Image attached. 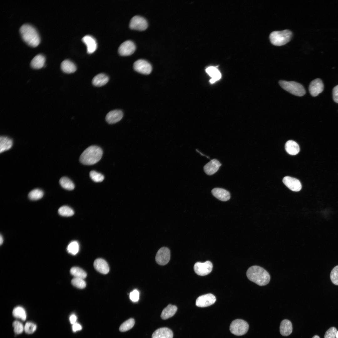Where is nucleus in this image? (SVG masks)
I'll list each match as a JSON object with an SVG mask.
<instances>
[{"label":"nucleus","instance_id":"f257e3e1","mask_svg":"<svg viewBox=\"0 0 338 338\" xmlns=\"http://www.w3.org/2000/svg\"><path fill=\"white\" fill-rule=\"evenodd\" d=\"M246 275L250 280L261 286L268 284L270 279L268 272L262 267L257 265L249 268Z\"/></svg>","mask_w":338,"mask_h":338},{"label":"nucleus","instance_id":"f03ea898","mask_svg":"<svg viewBox=\"0 0 338 338\" xmlns=\"http://www.w3.org/2000/svg\"><path fill=\"white\" fill-rule=\"evenodd\" d=\"M19 32L23 40L30 46L35 47L39 44L40 38L38 33L31 25L23 24L20 28Z\"/></svg>","mask_w":338,"mask_h":338},{"label":"nucleus","instance_id":"7ed1b4c3","mask_svg":"<svg viewBox=\"0 0 338 338\" xmlns=\"http://www.w3.org/2000/svg\"><path fill=\"white\" fill-rule=\"evenodd\" d=\"M103 154L102 149L96 146H91L87 147L82 153L79 161L83 164L92 165L99 161Z\"/></svg>","mask_w":338,"mask_h":338},{"label":"nucleus","instance_id":"20e7f679","mask_svg":"<svg viewBox=\"0 0 338 338\" xmlns=\"http://www.w3.org/2000/svg\"><path fill=\"white\" fill-rule=\"evenodd\" d=\"M292 32L289 30L280 31H274L270 34L269 39L273 45L280 46L289 42L292 37Z\"/></svg>","mask_w":338,"mask_h":338},{"label":"nucleus","instance_id":"39448f33","mask_svg":"<svg viewBox=\"0 0 338 338\" xmlns=\"http://www.w3.org/2000/svg\"><path fill=\"white\" fill-rule=\"evenodd\" d=\"M281 87L286 91L294 95L302 96L306 92L305 88L301 84L294 81H288L283 80L279 81Z\"/></svg>","mask_w":338,"mask_h":338},{"label":"nucleus","instance_id":"423d86ee","mask_svg":"<svg viewBox=\"0 0 338 338\" xmlns=\"http://www.w3.org/2000/svg\"><path fill=\"white\" fill-rule=\"evenodd\" d=\"M248 325L246 321L242 319H237L231 322L229 329L233 334L240 336L245 334L248 331Z\"/></svg>","mask_w":338,"mask_h":338},{"label":"nucleus","instance_id":"0eeeda50","mask_svg":"<svg viewBox=\"0 0 338 338\" xmlns=\"http://www.w3.org/2000/svg\"><path fill=\"white\" fill-rule=\"evenodd\" d=\"M148 26L146 20L143 17L138 15L133 17L129 24V27L131 29L140 31L145 30Z\"/></svg>","mask_w":338,"mask_h":338},{"label":"nucleus","instance_id":"6e6552de","mask_svg":"<svg viewBox=\"0 0 338 338\" xmlns=\"http://www.w3.org/2000/svg\"><path fill=\"white\" fill-rule=\"evenodd\" d=\"M213 265L209 261L204 262H197L194 266V269L195 273L200 276H205L209 274L212 271Z\"/></svg>","mask_w":338,"mask_h":338},{"label":"nucleus","instance_id":"1a4fd4ad","mask_svg":"<svg viewBox=\"0 0 338 338\" xmlns=\"http://www.w3.org/2000/svg\"><path fill=\"white\" fill-rule=\"evenodd\" d=\"M133 68L136 72L144 74H149L152 70L151 64L147 61L143 59H139L134 63Z\"/></svg>","mask_w":338,"mask_h":338},{"label":"nucleus","instance_id":"9d476101","mask_svg":"<svg viewBox=\"0 0 338 338\" xmlns=\"http://www.w3.org/2000/svg\"><path fill=\"white\" fill-rule=\"evenodd\" d=\"M170 258V252L169 249L167 247H163L158 250L155 259L158 264L164 265L168 263Z\"/></svg>","mask_w":338,"mask_h":338},{"label":"nucleus","instance_id":"9b49d317","mask_svg":"<svg viewBox=\"0 0 338 338\" xmlns=\"http://www.w3.org/2000/svg\"><path fill=\"white\" fill-rule=\"evenodd\" d=\"M136 46L132 41L127 40L122 43L118 48L119 54L123 56L130 55L135 51Z\"/></svg>","mask_w":338,"mask_h":338},{"label":"nucleus","instance_id":"f8f14e48","mask_svg":"<svg viewBox=\"0 0 338 338\" xmlns=\"http://www.w3.org/2000/svg\"><path fill=\"white\" fill-rule=\"evenodd\" d=\"M216 301V298L214 295L208 294L198 297L196 301V305L199 307H207L213 304Z\"/></svg>","mask_w":338,"mask_h":338},{"label":"nucleus","instance_id":"ddd939ff","mask_svg":"<svg viewBox=\"0 0 338 338\" xmlns=\"http://www.w3.org/2000/svg\"><path fill=\"white\" fill-rule=\"evenodd\" d=\"M324 88L322 81L318 78L312 80L309 86V89L311 95L315 97L323 91Z\"/></svg>","mask_w":338,"mask_h":338},{"label":"nucleus","instance_id":"4468645a","mask_svg":"<svg viewBox=\"0 0 338 338\" xmlns=\"http://www.w3.org/2000/svg\"><path fill=\"white\" fill-rule=\"evenodd\" d=\"M283 182L287 187L293 191H299L301 189L300 182L294 178L286 176L283 178Z\"/></svg>","mask_w":338,"mask_h":338},{"label":"nucleus","instance_id":"2eb2a0df","mask_svg":"<svg viewBox=\"0 0 338 338\" xmlns=\"http://www.w3.org/2000/svg\"><path fill=\"white\" fill-rule=\"evenodd\" d=\"M123 112L120 110H115L109 112L105 117L106 121L109 124H114L120 121L123 117Z\"/></svg>","mask_w":338,"mask_h":338},{"label":"nucleus","instance_id":"dca6fc26","mask_svg":"<svg viewBox=\"0 0 338 338\" xmlns=\"http://www.w3.org/2000/svg\"><path fill=\"white\" fill-rule=\"evenodd\" d=\"M221 165V163L218 160L213 159L204 166V170L207 174L212 175L218 171Z\"/></svg>","mask_w":338,"mask_h":338},{"label":"nucleus","instance_id":"f3484780","mask_svg":"<svg viewBox=\"0 0 338 338\" xmlns=\"http://www.w3.org/2000/svg\"><path fill=\"white\" fill-rule=\"evenodd\" d=\"M82 41L86 45L87 53L91 54L94 52L97 48V43L95 39L90 35H86L82 38Z\"/></svg>","mask_w":338,"mask_h":338},{"label":"nucleus","instance_id":"a211bd4d","mask_svg":"<svg viewBox=\"0 0 338 338\" xmlns=\"http://www.w3.org/2000/svg\"><path fill=\"white\" fill-rule=\"evenodd\" d=\"M212 192L214 196L221 201H227L230 197L229 192L222 188H214L212 190Z\"/></svg>","mask_w":338,"mask_h":338},{"label":"nucleus","instance_id":"6ab92c4d","mask_svg":"<svg viewBox=\"0 0 338 338\" xmlns=\"http://www.w3.org/2000/svg\"><path fill=\"white\" fill-rule=\"evenodd\" d=\"M94 266L95 269L99 272L104 274H106L109 271V267L107 262L102 259H97L94 263Z\"/></svg>","mask_w":338,"mask_h":338},{"label":"nucleus","instance_id":"aec40b11","mask_svg":"<svg viewBox=\"0 0 338 338\" xmlns=\"http://www.w3.org/2000/svg\"><path fill=\"white\" fill-rule=\"evenodd\" d=\"M173 334L169 329L163 327L157 329L153 333L152 338H172Z\"/></svg>","mask_w":338,"mask_h":338},{"label":"nucleus","instance_id":"412c9836","mask_svg":"<svg viewBox=\"0 0 338 338\" xmlns=\"http://www.w3.org/2000/svg\"><path fill=\"white\" fill-rule=\"evenodd\" d=\"M109 80V77L106 74L100 73L95 75L92 80L93 84L96 87H100L105 85Z\"/></svg>","mask_w":338,"mask_h":338},{"label":"nucleus","instance_id":"4be33fe9","mask_svg":"<svg viewBox=\"0 0 338 338\" xmlns=\"http://www.w3.org/2000/svg\"><path fill=\"white\" fill-rule=\"evenodd\" d=\"M292 331V325L291 322L288 320L282 321L280 326V332L281 335L287 336L290 335Z\"/></svg>","mask_w":338,"mask_h":338},{"label":"nucleus","instance_id":"5701e85b","mask_svg":"<svg viewBox=\"0 0 338 338\" xmlns=\"http://www.w3.org/2000/svg\"><path fill=\"white\" fill-rule=\"evenodd\" d=\"M61 68L64 73L70 74L74 72L77 69L75 65L73 62L68 59H65L61 63Z\"/></svg>","mask_w":338,"mask_h":338},{"label":"nucleus","instance_id":"b1692460","mask_svg":"<svg viewBox=\"0 0 338 338\" xmlns=\"http://www.w3.org/2000/svg\"><path fill=\"white\" fill-rule=\"evenodd\" d=\"M45 58L42 54H39L34 56L30 62V65L33 69H39L45 65Z\"/></svg>","mask_w":338,"mask_h":338},{"label":"nucleus","instance_id":"393cba45","mask_svg":"<svg viewBox=\"0 0 338 338\" xmlns=\"http://www.w3.org/2000/svg\"><path fill=\"white\" fill-rule=\"evenodd\" d=\"M285 149L286 152L289 154L294 155L297 154L300 151V148L298 144L293 140H289L286 143Z\"/></svg>","mask_w":338,"mask_h":338},{"label":"nucleus","instance_id":"a878e982","mask_svg":"<svg viewBox=\"0 0 338 338\" xmlns=\"http://www.w3.org/2000/svg\"><path fill=\"white\" fill-rule=\"evenodd\" d=\"M177 310V307L174 305H169L162 310L161 317L163 320H166L173 316Z\"/></svg>","mask_w":338,"mask_h":338},{"label":"nucleus","instance_id":"bb28decb","mask_svg":"<svg viewBox=\"0 0 338 338\" xmlns=\"http://www.w3.org/2000/svg\"><path fill=\"white\" fill-rule=\"evenodd\" d=\"M13 144L12 140L10 138L1 136L0 137V152L1 153L10 149Z\"/></svg>","mask_w":338,"mask_h":338},{"label":"nucleus","instance_id":"cd10ccee","mask_svg":"<svg viewBox=\"0 0 338 338\" xmlns=\"http://www.w3.org/2000/svg\"><path fill=\"white\" fill-rule=\"evenodd\" d=\"M206 72L212 78L210 80L211 83H213L219 80L221 78V74L218 69L213 66H210L207 68L206 69Z\"/></svg>","mask_w":338,"mask_h":338},{"label":"nucleus","instance_id":"c85d7f7f","mask_svg":"<svg viewBox=\"0 0 338 338\" xmlns=\"http://www.w3.org/2000/svg\"><path fill=\"white\" fill-rule=\"evenodd\" d=\"M59 182L61 186L65 189L72 190L74 188L73 182L67 177H62L59 180Z\"/></svg>","mask_w":338,"mask_h":338},{"label":"nucleus","instance_id":"c756f323","mask_svg":"<svg viewBox=\"0 0 338 338\" xmlns=\"http://www.w3.org/2000/svg\"><path fill=\"white\" fill-rule=\"evenodd\" d=\"M70 274L75 278L84 279L87 276L86 272L82 269L77 267L72 268L70 270Z\"/></svg>","mask_w":338,"mask_h":338},{"label":"nucleus","instance_id":"7c9ffc66","mask_svg":"<svg viewBox=\"0 0 338 338\" xmlns=\"http://www.w3.org/2000/svg\"><path fill=\"white\" fill-rule=\"evenodd\" d=\"M13 316L16 318L21 319L25 320L26 318V314L24 309L21 306L15 307L13 311Z\"/></svg>","mask_w":338,"mask_h":338},{"label":"nucleus","instance_id":"2f4dec72","mask_svg":"<svg viewBox=\"0 0 338 338\" xmlns=\"http://www.w3.org/2000/svg\"><path fill=\"white\" fill-rule=\"evenodd\" d=\"M135 324L133 319L131 318L125 321L120 325L119 330L121 332H125L132 328Z\"/></svg>","mask_w":338,"mask_h":338},{"label":"nucleus","instance_id":"473e14b6","mask_svg":"<svg viewBox=\"0 0 338 338\" xmlns=\"http://www.w3.org/2000/svg\"><path fill=\"white\" fill-rule=\"evenodd\" d=\"M44 195L43 191L38 189H35L31 191L28 194L29 198L32 200H36L41 198Z\"/></svg>","mask_w":338,"mask_h":338},{"label":"nucleus","instance_id":"72a5a7b5","mask_svg":"<svg viewBox=\"0 0 338 338\" xmlns=\"http://www.w3.org/2000/svg\"><path fill=\"white\" fill-rule=\"evenodd\" d=\"M58 213L61 216L65 217H70L73 215L74 212L73 210L68 206H63L60 207L58 210Z\"/></svg>","mask_w":338,"mask_h":338},{"label":"nucleus","instance_id":"f704fd0d","mask_svg":"<svg viewBox=\"0 0 338 338\" xmlns=\"http://www.w3.org/2000/svg\"><path fill=\"white\" fill-rule=\"evenodd\" d=\"M67 249L69 253L73 255H75L79 250V243L76 241H72L69 244Z\"/></svg>","mask_w":338,"mask_h":338},{"label":"nucleus","instance_id":"c9c22d12","mask_svg":"<svg viewBox=\"0 0 338 338\" xmlns=\"http://www.w3.org/2000/svg\"><path fill=\"white\" fill-rule=\"evenodd\" d=\"M71 284L77 288L83 289L86 286V284L83 279L74 277L71 281Z\"/></svg>","mask_w":338,"mask_h":338},{"label":"nucleus","instance_id":"e433bc0d","mask_svg":"<svg viewBox=\"0 0 338 338\" xmlns=\"http://www.w3.org/2000/svg\"><path fill=\"white\" fill-rule=\"evenodd\" d=\"M90 176L91 179L95 182H101L104 178L102 174L95 171L90 172Z\"/></svg>","mask_w":338,"mask_h":338},{"label":"nucleus","instance_id":"4c0bfd02","mask_svg":"<svg viewBox=\"0 0 338 338\" xmlns=\"http://www.w3.org/2000/svg\"><path fill=\"white\" fill-rule=\"evenodd\" d=\"M330 278L333 284L338 285V265L334 267L331 270Z\"/></svg>","mask_w":338,"mask_h":338},{"label":"nucleus","instance_id":"58836bf2","mask_svg":"<svg viewBox=\"0 0 338 338\" xmlns=\"http://www.w3.org/2000/svg\"><path fill=\"white\" fill-rule=\"evenodd\" d=\"M37 326L34 324L30 322L26 323L24 330L26 333L28 334L33 333L36 330Z\"/></svg>","mask_w":338,"mask_h":338},{"label":"nucleus","instance_id":"ea45409f","mask_svg":"<svg viewBox=\"0 0 338 338\" xmlns=\"http://www.w3.org/2000/svg\"><path fill=\"white\" fill-rule=\"evenodd\" d=\"M14 327V331L17 334L22 333L23 330L24 328L23 324L19 321H15L13 324Z\"/></svg>","mask_w":338,"mask_h":338},{"label":"nucleus","instance_id":"a19ab883","mask_svg":"<svg viewBox=\"0 0 338 338\" xmlns=\"http://www.w3.org/2000/svg\"><path fill=\"white\" fill-rule=\"evenodd\" d=\"M337 331L335 327L330 328L326 332L324 338H335Z\"/></svg>","mask_w":338,"mask_h":338},{"label":"nucleus","instance_id":"79ce46f5","mask_svg":"<svg viewBox=\"0 0 338 338\" xmlns=\"http://www.w3.org/2000/svg\"><path fill=\"white\" fill-rule=\"evenodd\" d=\"M130 298L133 302L137 301L139 298V292L137 289H135L131 292L130 294Z\"/></svg>","mask_w":338,"mask_h":338},{"label":"nucleus","instance_id":"37998d69","mask_svg":"<svg viewBox=\"0 0 338 338\" xmlns=\"http://www.w3.org/2000/svg\"><path fill=\"white\" fill-rule=\"evenodd\" d=\"M333 97L334 101L338 103V85L335 86L333 89Z\"/></svg>","mask_w":338,"mask_h":338},{"label":"nucleus","instance_id":"c03bdc74","mask_svg":"<svg viewBox=\"0 0 338 338\" xmlns=\"http://www.w3.org/2000/svg\"><path fill=\"white\" fill-rule=\"evenodd\" d=\"M82 329L81 325L79 324L75 323L73 324L72 326V330L74 332L80 330Z\"/></svg>","mask_w":338,"mask_h":338},{"label":"nucleus","instance_id":"a18cd8bd","mask_svg":"<svg viewBox=\"0 0 338 338\" xmlns=\"http://www.w3.org/2000/svg\"><path fill=\"white\" fill-rule=\"evenodd\" d=\"M76 320L77 317L74 314L71 315L69 317L70 323L73 325L76 323Z\"/></svg>","mask_w":338,"mask_h":338},{"label":"nucleus","instance_id":"49530a36","mask_svg":"<svg viewBox=\"0 0 338 338\" xmlns=\"http://www.w3.org/2000/svg\"><path fill=\"white\" fill-rule=\"evenodd\" d=\"M3 236L1 234L0 236V244L1 245L3 243Z\"/></svg>","mask_w":338,"mask_h":338},{"label":"nucleus","instance_id":"de8ad7c7","mask_svg":"<svg viewBox=\"0 0 338 338\" xmlns=\"http://www.w3.org/2000/svg\"><path fill=\"white\" fill-rule=\"evenodd\" d=\"M312 338H320V337L317 335H314Z\"/></svg>","mask_w":338,"mask_h":338},{"label":"nucleus","instance_id":"09e8293b","mask_svg":"<svg viewBox=\"0 0 338 338\" xmlns=\"http://www.w3.org/2000/svg\"><path fill=\"white\" fill-rule=\"evenodd\" d=\"M335 338H338V330L337 331L335 336Z\"/></svg>","mask_w":338,"mask_h":338}]
</instances>
